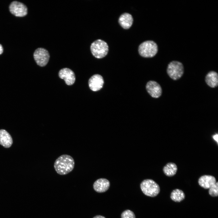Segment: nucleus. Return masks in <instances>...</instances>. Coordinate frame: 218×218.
<instances>
[{
  "label": "nucleus",
  "mask_w": 218,
  "mask_h": 218,
  "mask_svg": "<svg viewBox=\"0 0 218 218\" xmlns=\"http://www.w3.org/2000/svg\"><path fill=\"white\" fill-rule=\"evenodd\" d=\"M177 170V166L175 164L172 162L167 163L163 169L164 174L168 177L174 176L176 174Z\"/></svg>",
  "instance_id": "dca6fc26"
},
{
  "label": "nucleus",
  "mask_w": 218,
  "mask_h": 218,
  "mask_svg": "<svg viewBox=\"0 0 218 218\" xmlns=\"http://www.w3.org/2000/svg\"><path fill=\"white\" fill-rule=\"evenodd\" d=\"M215 178L210 175H204L198 179V183L201 187L205 189H209L216 182Z\"/></svg>",
  "instance_id": "f8f14e48"
},
{
  "label": "nucleus",
  "mask_w": 218,
  "mask_h": 218,
  "mask_svg": "<svg viewBox=\"0 0 218 218\" xmlns=\"http://www.w3.org/2000/svg\"><path fill=\"white\" fill-rule=\"evenodd\" d=\"M140 187L145 195L151 197L156 196L160 190L158 184L150 179H145L142 181L140 184Z\"/></svg>",
  "instance_id": "20e7f679"
},
{
  "label": "nucleus",
  "mask_w": 218,
  "mask_h": 218,
  "mask_svg": "<svg viewBox=\"0 0 218 218\" xmlns=\"http://www.w3.org/2000/svg\"><path fill=\"white\" fill-rule=\"evenodd\" d=\"M33 56L37 64L41 67L45 66L48 62L50 55L48 51L43 48H38L35 51Z\"/></svg>",
  "instance_id": "423d86ee"
},
{
  "label": "nucleus",
  "mask_w": 218,
  "mask_h": 218,
  "mask_svg": "<svg viewBox=\"0 0 218 218\" xmlns=\"http://www.w3.org/2000/svg\"><path fill=\"white\" fill-rule=\"evenodd\" d=\"M104 83V79L101 75L96 74L93 75L88 81L89 86L93 91H97L102 87Z\"/></svg>",
  "instance_id": "9d476101"
},
{
  "label": "nucleus",
  "mask_w": 218,
  "mask_h": 218,
  "mask_svg": "<svg viewBox=\"0 0 218 218\" xmlns=\"http://www.w3.org/2000/svg\"><path fill=\"white\" fill-rule=\"evenodd\" d=\"M133 19L132 16L130 14L125 13L120 16L118 22L120 25L124 29H128L133 24Z\"/></svg>",
  "instance_id": "ddd939ff"
},
{
  "label": "nucleus",
  "mask_w": 218,
  "mask_h": 218,
  "mask_svg": "<svg viewBox=\"0 0 218 218\" xmlns=\"http://www.w3.org/2000/svg\"><path fill=\"white\" fill-rule=\"evenodd\" d=\"M183 64L179 61H172L168 65L167 71L170 77L173 80L180 79L184 73Z\"/></svg>",
  "instance_id": "39448f33"
},
{
  "label": "nucleus",
  "mask_w": 218,
  "mask_h": 218,
  "mask_svg": "<svg viewBox=\"0 0 218 218\" xmlns=\"http://www.w3.org/2000/svg\"><path fill=\"white\" fill-rule=\"evenodd\" d=\"M121 218H136L134 213L129 210L123 211L121 214Z\"/></svg>",
  "instance_id": "6ab92c4d"
},
{
  "label": "nucleus",
  "mask_w": 218,
  "mask_h": 218,
  "mask_svg": "<svg viewBox=\"0 0 218 218\" xmlns=\"http://www.w3.org/2000/svg\"><path fill=\"white\" fill-rule=\"evenodd\" d=\"M146 89L148 93L153 97L158 98L162 94L161 87L160 85L155 81H149L146 84Z\"/></svg>",
  "instance_id": "6e6552de"
},
{
  "label": "nucleus",
  "mask_w": 218,
  "mask_h": 218,
  "mask_svg": "<svg viewBox=\"0 0 218 218\" xmlns=\"http://www.w3.org/2000/svg\"><path fill=\"white\" fill-rule=\"evenodd\" d=\"M12 143V139L10 134L5 130H0V144L5 147L9 148Z\"/></svg>",
  "instance_id": "4468645a"
},
{
  "label": "nucleus",
  "mask_w": 218,
  "mask_h": 218,
  "mask_svg": "<svg viewBox=\"0 0 218 218\" xmlns=\"http://www.w3.org/2000/svg\"><path fill=\"white\" fill-rule=\"evenodd\" d=\"M205 81L206 84L212 88L216 87L218 85V75L216 72L211 71L206 75Z\"/></svg>",
  "instance_id": "2eb2a0df"
},
{
  "label": "nucleus",
  "mask_w": 218,
  "mask_h": 218,
  "mask_svg": "<svg viewBox=\"0 0 218 218\" xmlns=\"http://www.w3.org/2000/svg\"><path fill=\"white\" fill-rule=\"evenodd\" d=\"M185 198V195L183 191L181 190L177 189L172 191L170 194V198L173 201L179 202L183 200Z\"/></svg>",
  "instance_id": "f3484780"
},
{
  "label": "nucleus",
  "mask_w": 218,
  "mask_h": 218,
  "mask_svg": "<svg viewBox=\"0 0 218 218\" xmlns=\"http://www.w3.org/2000/svg\"><path fill=\"white\" fill-rule=\"evenodd\" d=\"M92 55L97 58H101L105 57L108 51V46L104 41L100 39L94 41L90 47Z\"/></svg>",
  "instance_id": "7ed1b4c3"
},
{
  "label": "nucleus",
  "mask_w": 218,
  "mask_h": 218,
  "mask_svg": "<svg viewBox=\"0 0 218 218\" xmlns=\"http://www.w3.org/2000/svg\"><path fill=\"white\" fill-rule=\"evenodd\" d=\"M110 183L105 178H100L96 180L93 185L94 190L96 192L102 193L106 192L109 189Z\"/></svg>",
  "instance_id": "9b49d317"
},
{
  "label": "nucleus",
  "mask_w": 218,
  "mask_h": 218,
  "mask_svg": "<svg viewBox=\"0 0 218 218\" xmlns=\"http://www.w3.org/2000/svg\"><path fill=\"white\" fill-rule=\"evenodd\" d=\"M209 194L212 197H216L218 196V183H216L211 187L209 190Z\"/></svg>",
  "instance_id": "a211bd4d"
},
{
  "label": "nucleus",
  "mask_w": 218,
  "mask_h": 218,
  "mask_svg": "<svg viewBox=\"0 0 218 218\" xmlns=\"http://www.w3.org/2000/svg\"><path fill=\"white\" fill-rule=\"evenodd\" d=\"M75 165L73 158L67 154L59 157L54 163V168L57 173L61 175L67 174L74 169Z\"/></svg>",
  "instance_id": "f257e3e1"
},
{
  "label": "nucleus",
  "mask_w": 218,
  "mask_h": 218,
  "mask_svg": "<svg viewBox=\"0 0 218 218\" xmlns=\"http://www.w3.org/2000/svg\"><path fill=\"white\" fill-rule=\"evenodd\" d=\"M3 49L2 45L0 44V55L2 54L3 52Z\"/></svg>",
  "instance_id": "4be33fe9"
},
{
  "label": "nucleus",
  "mask_w": 218,
  "mask_h": 218,
  "mask_svg": "<svg viewBox=\"0 0 218 218\" xmlns=\"http://www.w3.org/2000/svg\"><path fill=\"white\" fill-rule=\"evenodd\" d=\"M93 218H106L105 217L101 216V215H96Z\"/></svg>",
  "instance_id": "412c9836"
},
{
  "label": "nucleus",
  "mask_w": 218,
  "mask_h": 218,
  "mask_svg": "<svg viewBox=\"0 0 218 218\" xmlns=\"http://www.w3.org/2000/svg\"><path fill=\"white\" fill-rule=\"evenodd\" d=\"M158 51L157 44L152 41H147L141 44L139 46L140 54L144 58H152L156 55Z\"/></svg>",
  "instance_id": "f03ea898"
},
{
  "label": "nucleus",
  "mask_w": 218,
  "mask_h": 218,
  "mask_svg": "<svg viewBox=\"0 0 218 218\" xmlns=\"http://www.w3.org/2000/svg\"><path fill=\"white\" fill-rule=\"evenodd\" d=\"M9 10L12 14L18 17L25 16L28 12L26 6L23 3L17 1H14L11 3Z\"/></svg>",
  "instance_id": "0eeeda50"
},
{
  "label": "nucleus",
  "mask_w": 218,
  "mask_h": 218,
  "mask_svg": "<svg viewBox=\"0 0 218 218\" xmlns=\"http://www.w3.org/2000/svg\"><path fill=\"white\" fill-rule=\"evenodd\" d=\"M218 135L217 134H216L213 136V138L214 139V140L216 141L217 143H218Z\"/></svg>",
  "instance_id": "aec40b11"
},
{
  "label": "nucleus",
  "mask_w": 218,
  "mask_h": 218,
  "mask_svg": "<svg viewBox=\"0 0 218 218\" xmlns=\"http://www.w3.org/2000/svg\"><path fill=\"white\" fill-rule=\"evenodd\" d=\"M58 74L59 77L63 79L68 85H72L75 81L74 74L72 70L69 68H64L61 69L59 71Z\"/></svg>",
  "instance_id": "1a4fd4ad"
}]
</instances>
